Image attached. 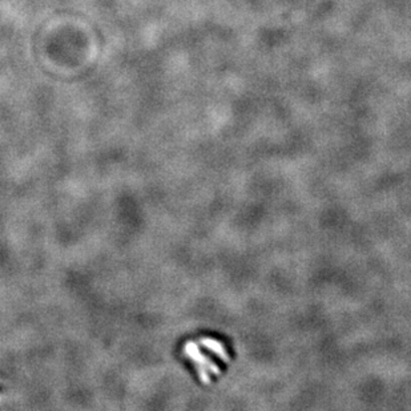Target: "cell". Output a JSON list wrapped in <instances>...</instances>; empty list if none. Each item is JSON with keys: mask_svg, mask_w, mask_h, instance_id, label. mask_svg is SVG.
I'll list each match as a JSON object with an SVG mask.
<instances>
[{"mask_svg": "<svg viewBox=\"0 0 411 411\" xmlns=\"http://www.w3.org/2000/svg\"><path fill=\"white\" fill-rule=\"evenodd\" d=\"M184 354L190 359L202 382L209 383L223 373L224 366L230 361L227 346L221 339L213 337L200 338L197 342H187Z\"/></svg>", "mask_w": 411, "mask_h": 411, "instance_id": "obj_1", "label": "cell"}]
</instances>
